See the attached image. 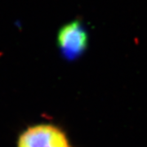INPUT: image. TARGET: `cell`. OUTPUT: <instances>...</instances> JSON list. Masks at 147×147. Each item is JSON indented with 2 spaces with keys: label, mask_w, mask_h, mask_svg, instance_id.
<instances>
[{
  "label": "cell",
  "mask_w": 147,
  "mask_h": 147,
  "mask_svg": "<svg viewBox=\"0 0 147 147\" xmlns=\"http://www.w3.org/2000/svg\"><path fill=\"white\" fill-rule=\"evenodd\" d=\"M17 147H73L67 135L51 123L30 126L20 135Z\"/></svg>",
  "instance_id": "6da1fadb"
},
{
  "label": "cell",
  "mask_w": 147,
  "mask_h": 147,
  "mask_svg": "<svg viewBox=\"0 0 147 147\" xmlns=\"http://www.w3.org/2000/svg\"><path fill=\"white\" fill-rule=\"evenodd\" d=\"M58 45L68 59L80 57L88 46V33L83 25L75 20L63 26L58 33Z\"/></svg>",
  "instance_id": "7a4b0ae2"
}]
</instances>
